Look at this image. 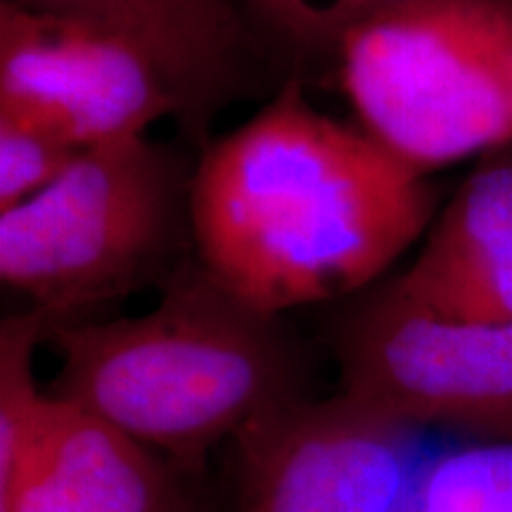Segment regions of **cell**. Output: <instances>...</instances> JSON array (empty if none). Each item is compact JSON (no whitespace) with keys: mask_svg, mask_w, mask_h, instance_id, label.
Masks as SVG:
<instances>
[{"mask_svg":"<svg viewBox=\"0 0 512 512\" xmlns=\"http://www.w3.org/2000/svg\"><path fill=\"white\" fill-rule=\"evenodd\" d=\"M190 233V178L147 136L83 150L31 200L0 214V280L53 323L157 278Z\"/></svg>","mask_w":512,"mask_h":512,"instance_id":"4","label":"cell"},{"mask_svg":"<svg viewBox=\"0 0 512 512\" xmlns=\"http://www.w3.org/2000/svg\"><path fill=\"white\" fill-rule=\"evenodd\" d=\"M53 396L197 470L271 408L299 399V358L268 316L192 261L140 316L50 323Z\"/></svg>","mask_w":512,"mask_h":512,"instance_id":"2","label":"cell"},{"mask_svg":"<svg viewBox=\"0 0 512 512\" xmlns=\"http://www.w3.org/2000/svg\"><path fill=\"white\" fill-rule=\"evenodd\" d=\"M0 112L88 150L181 119V102L126 38L0 0Z\"/></svg>","mask_w":512,"mask_h":512,"instance_id":"7","label":"cell"},{"mask_svg":"<svg viewBox=\"0 0 512 512\" xmlns=\"http://www.w3.org/2000/svg\"><path fill=\"white\" fill-rule=\"evenodd\" d=\"M399 512H512V439L420 456Z\"/></svg>","mask_w":512,"mask_h":512,"instance_id":"11","label":"cell"},{"mask_svg":"<svg viewBox=\"0 0 512 512\" xmlns=\"http://www.w3.org/2000/svg\"><path fill=\"white\" fill-rule=\"evenodd\" d=\"M181 512H195V510H190V508H185V510H181Z\"/></svg>","mask_w":512,"mask_h":512,"instance_id":"16","label":"cell"},{"mask_svg":"<svg viewBox=\"0 0 512 512\" xmlns=\"http://www.w3.org/2000/svg\"><path fill=\"white\" fill-rule=\"evenodd\" d=\"M81 19L133 43L181 102V119L204 124L235 93L249 34L233 0H15Z\"/></svg>","mask_w":512,"mask_h":512,"instance_id":"10","label":"cell"},{"mask_svg":"<svg viewBox=\"0 0 512 512\" xmlns=\"http://www.w3.org/2000/svg\"><path fill=\"white\" fill-rule=\"evenodd\" d=\"M335 53L358 126L418 174L512 143V0H408Z\"/></svg>","mask_w":512,"mask_h":512,"instance_id":"3","label":"cell"},{"mask_svg":"<svg viewBox=\"0 0 512 512\" xmlns=\"http://www.w3.org/2000/svg\"><path fill=\"white\" fill-rule=\"evenodd\" d=\"M81 152L46 128L0 112V214L46 190Z\"/></svg>","mask_w":512,"mask_h":512,"instance_id":"13","label":"cell"},{"mask_svg":"<svg viewBox=\"0 0 512 512\" xmlns=\"http://www.w3.org/2000/svg\"><path fill=\"white\" fill-rule=\"evenodd\" d=\"M252 15L264 24L266 29H271L275 36L283 34L285 24V5L287 0H247Z\"/></svg>","mask_w":512,"mask_h":512,"instance_id":"15","label":"cell"},{"mask_svg":"<svg viewBox=\"0 0 512 512\" xmlns=\"http://www.w3.org/2000/svg\"><path fill=\"white\" fill-rule=\"evenodd\" d=\"M389 290L441 318L512 325V143L479 157Z\"/></svg>","mask_w":512,"mask_h":512,"instance_id":"9","label":"cell"},{"mask_svg":"<svg viewBox=\"0 0 512 512\" xmlns=\"http://www.w3.org/2000/svg\"><path fill=\"white\" fill-rule=\"evenodd\" d=\"M50 323L38 309L0 323V489L15 477L48 413L50 392L38 387L34 363Z\"/></svg>","mask_w":512,"mask_h":512,"instance_id":"12","label":"cell"},{"mask_svg":"<svg viewBox=\"0 0 512 512\" xmlns=\"http://www.w3.org/2000/svg\"><path fill=\"white\" fill-rule=\"evenodd\" d=\"M434 209L430 178L316 110L297 79L204 147L190 176L195 261L268 316L368 287L425 238Z\"/></svg>","mask_w":512,"mask_h":512,"instance_id":"1","label":"cell"},{"mask_svg":"<svg viewBox=\"0 0 512 512\" xmlns=\"http://www.w3.org/2000/svg\"><path fill=\"white\" fill-rule=\"evenodd\" d=\"M408 0H287L280 38L292 46L335 53L342 38Z\"/></svg>","mask_w":512,"mask_h":512,"instance_id":"14","label":"cell"},{"mask_svg":"<svg viewBox=\"0 0 512 512\" xmlns=\"http://www.w3.org/2000/svg\"><path fill=\"white\" fill-rule=\"evenodd\" d=\"M174 477L152 448L86 408L50 394V406L0 512H181Z\"/></svg>","mask_w":512,"mask_h":512,"instance_id":"8","label":"cell"},{"mask_svg":"<svg viewBox=\"0 0 512 512\" xmlns=\"http://www.w3.org/2000/svg\"><path fill=\"white\" fill-rule=\"evenodd\" d=\"M415 432L344 392L280 403L233 439L238 512H399Z\"/></svg>","mask_w":512,"mask_h":512,"instance_id":"6","label":"cell"},{"mask_svg":"<svg viewBox=\"0 0 512 512\" xmlns=\"http://www.w3.org/2000/svg\"><path fill=\"white\" fill-rule=\"evenodd\" d=\"M342 392L411 430L512 439V325L434 316L384 287L337 337Z\"/></svg>","mask_w":512,"mask_h":512,"instance_id":"5","label":"cell"}]
</instances>
